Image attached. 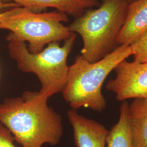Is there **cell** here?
Here are the masks:
<instances>
[{"instance_id":"6da1fadb","label":"cell","mask_w":147,"mask_h":147,"mask_svg":"<svg viewBox=\"0 0 147 147\" xmlns=\"http://www.w3.org/2000/svg\"><path fill=\"white\" fill-rule=\"evenodd\" d=\"M47 101L39 92L25 91L21 96L7 98L0 104V123L21 147L56 146L61 142L62 118Z\"/></svg>"},{"instance_id":"7a4b0ae2","label":"cell","mask_w":147,"mask_h":147,"mask_svg":"<svg viewBox=\"0 0 147 147\" xmlns=\"http://www.w3.org/2000/svg\"><path fill=\"white\" fill-rule=\"evenodd\" d=\"M130 45H121L100 61L90 63L81 55L69 66L67 82L62 91L63 99L71 109L89 108L101 112L106 107L102 94L105 80L118 63L132 56Z\"/></svg>"},{"instance_id":"3957f363","label":"cell","mask_w":147,"mask_h":147,"mask_svg":"<svg viewBox=\"0 0 147 147\" xmlns=\"http://www.w3.org/2000/svg\"><path fill=\"white\" fill-rule=\"evenodd\" d=\"M130 3L129 0H103L98 8L86 11L69 26L82 38L83 58L96 62L116 49Z\"/></svg>"},{"instance_id":"277c9868","label":"cell","mask_w":147,"mask_h":147,"mask_svg":"<svg viewBox=\"0 0 147 147\" xmlns=\"http://www.w3.org/2000/svg\"><path fill=\"white\" fill-rule=\"evenodd\" d=\"M76 35L71 36L60 46L59 42L47 44L40 53L28 51L26 42H22L8 35L9 56L16 63L21 71L36 75L41 84L39 94L48 99L53 95L62 92L67 82L69 66L67 59L71 53Z\"/></svg>"},{"instance_id":"5b68a950","label":"cell","mask_w":147,"mask_h":147,"mask_svg":"<svg viewBox=\"0 0 147 147\" xmlns=\"http://www.w3.org/2000/svg\"><path fill=\"white\" fill-rule=\"evenodd\" d=\"M68 15L58 11L36 13L18 6L0 13V29L11 31L9 36L27 42L30 53H40L50 42L67 39L73 32L63 22Z\"/></svg>"},{"instance_id":"8992f818","label":"cell","mask_w":147,"mask_h":147,"mask_svg":"<svg viewBox=\"0 0 147 147\" xmlns=\"http://www.w3.org/2000/svg\"><path fill=\"white\" fill-rule=\"evenodd\" d=\"M114 70L116 77L108 81L106 88L116 95L117 100L147 98V63L124 59Z\"/></svg>"},{"instance_id":"52a82bcc","label":"cell","mask_w":147,"mask_h":147,"mask_svg":"<svg viewBox=\"0 0 147 147\" xmlns=\"http://www.w3.org/2000/svg\"><path fill=\"white\" fill-rule=\"evenodd\" d=\"M69 121L73 129L74 140L76 147H106L109 131L104 125L80 115L75 110L67 112Z\"/></svg>"},{"instance_id":"ba28073f","label":"cell","mask_w":147,"mask_h":147,"mask_svg":"<svg viewBox=\"0 0 147 147\" xmlns=\"http://www.w3.org/2000/svg\"><path fill=\"white\" fill-rule=\"evenodd\" d=\"M147 29V0H136L129 5L117 45H130Z\"/></svg>"},{"instance_id":"9c48e42d","label":"cell","mask_w":147,"mask_h":147,"mask_svg":"<svg viewBox=\"0 0 147 147\" xmlns=\"http://www.w3.org/2000/svg\"><path fill=\"white\" fill-rule=\"evenodd\" d=\"M30 11L40 13L53 8L67 15L78 17L88 8L98 5L99 0H8Z\"/></svg>"},{"instance_id":"30bf717a","label":"cell","mask_w":147,"mask_h":147,"mask_svg":"<svg viewBox=\"0 0 147 147\" xmlns=\"http://www.w3.org/2000/svg\"><path fill=\"white\" fill-rule=\"evenodd\" d=\"M134 147H147V98L134 99L128 106Z\"/></svg>"},{"instance_id":"8fae6325","label":"cell","mask_w":147,"mask_h":147,"mask_svg":"<svg viewBox=\"0 0 147 147\" xmlns=\"http://www.w3.org/2000/svg\"><path fill=\"white\" fill-rule=\"evenodd\" d=\"M129 103L122 101L118 122L109 131L106 147H134L131 127L128 116Z\"/></svg>"},{"instance_id":"7c38bea8","label":"cell","mask_w":147,"mask_h":147,"mask_svg":"<svg viewBox=\"0 0 147 147\" xmlns=\"http://www.w3.org/2000/svg\"><path fill=\"white\" fill-rule=\"evenodd\" d=\"M134 61L147 63V29L130 45Z\"/></svg>"},{"instance_id":"4fadbf2b","label":"cell","mask_w":147,"mask_h":147,"mask_svg":"<svg viewBox=\"0 0 147 147\" xmlns=\"http://www.w3.org/2000/svg\"><path fill=\"white\" fill-rule=\"evenodd\" d=\"M14 141L11 132L0 123V147H18L14 144Z\"/></svg>"},{"instance_id":"5bb4252c","label":"cell","mask_w":147,"mask_h":147,"mask_svg":"<svg viewBox=\"0 0 147 147\" xmlns=\"http://www.w3.org/2000/svg\"><path fill=\"white\" fill-rule=\"evenodd\" d=\"M19 5L14 2H4L2 0H0V9L4 8H13Z\"/></svg>"},{"instance_id":"9a60e30c","label":"cell","mask_w":147,"mask_h":147,"mask_svg":"<svg viewBox=\"0 0 147 147\" xmlns=\"http://www.w3.org/2000/svg\"><path fill=\"white\" fill-rule=\"evenodd\" d=\"M129 1H130V3H132V2H135V1H136V0H129Z\"/></svg>"},{"instance_id":"2e32d148","label":"cell","mask_w":147,"mask_h":147,"mask_svg":"<svg viewBox=\"0 0 147 147\" xmlns=\"http://www.w3.org/2000/svg\"></svg>"}]
</instances>
